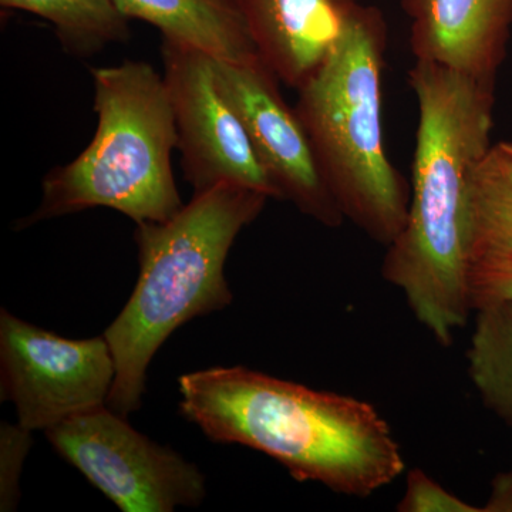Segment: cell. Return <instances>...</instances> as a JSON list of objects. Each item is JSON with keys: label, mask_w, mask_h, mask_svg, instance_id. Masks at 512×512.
<instances>
[{"label": "cell", "mask_w": 512, "mask_h": 512, "mask_svg": "<svg viewBox=\"0 0 512 512\" xmlns=\"http://www.w3.org/2000/svg\"><path fill=\"white\" fill-rule=\"evenodd\" d=\"M409 84L419 107L412 191L382 274L448 348L474 312L466 266L468 192L491 147L495 82L416 60Z\"/></svg>", "instance_id": "obj_1"}, {"label": "cell", "mask_w": 512, "mask_h": 512, "mask_svg": "<svg viewBox=\"0 0 512 512\" xmlns=\"http://www.w3.org/2000/svg\"><path fill=\"white\" fill-rule=\"evenodd\" d=\"M178 392L181 413L208 439L261 451L298 481L369 497L403 474L389 423L355 397L241 366L187 373Z\"/></svg>", "instance_id": "obj_2"}, {"label": "cell", "mask_w": 512, "mask_h": 512, "mask_svg": "<svg viewBox=\"0 0 512 512\" xmlns=\"http://www.w3.org/2000/svg\"><path fill=\"white\" fill-rule=\"evenodd\" d=\"M268 200L251 188L221 184L194 192L171 220L137 224L136 288L103 335L116 362L107 400L114 413L127 417L140 409L148 366L174 330L231 305L225 262Z\"/></svg>", "instance_id": "obj_3"}, {"label": "cell", "mask_w": 512, "mask_h": 512, "mask_svg": "<svg viewBox=\"0 0 512 512\" xmlns=\"http://www.w3.org/2000/svg\"><path fill=\"white\" fill-rule=\"evenodd\" d=\"M387 25L365 6L315 76L298 89L296 113L343 217L384 247L402 232L410 191L383 136Z\"/></svg>", "instance_id": "obj_4"}, {"label": "cell", "mask_w": 512, "mask_h": 512, "mask_svg": "<svg viewBox=\"0 0 512 512\" xmlns=\"http://www.w3.org/2000/svg\"><path fill=\"white\" fill-rule=\"evenodd\" d=\"M92 74V143L46 175L42 201L22 227L90 208L119 211L136 224L165 222L183 210L171 167L178 136L164 76L130 60Z\"/></svg>", "instance_id": "obj_5"}, {"label": "cell", "mask_w": 512, "mask_h": 512, "mask_svg": "<svg viewBox=\"0 0 512 512\" xmlns=\"http://www.w3.org/2000/svg\"><path fill=\"white\" fill-rule=\"evenodd\" d=\"M45 434L57 453L123 512L200 507L207 495L200 468L148 439L107 406Z\"/></svg>", "instance_id": "obj_6"}, {"label": "cell", "mask_w": 512, "mask_h": 512, "mask_svg": "<svg viewBox=\"0 0 512 512\" xmlns=\"http://www.w3.org/2000/svg\"><path fill=\"white\" fill-rule=\"evenodd\" d=\"M114 379L104 336L66 339L0 312V399L13 403L25 429L47 431L107 406Z\"/></svg>", "instance_id": "obj_7"}, {"label": "cell", "mask_w": 512, "mask_h": 512, "mask_svg": "<svg viewBox=\"0 0 512 512\" xmlns=\"http://www.w3.org/2000/svg\"><path fill=\"white\" fill-rule=\"evenodd\" d=\"M164 80L173 104L185 180L194 192L241 185L282 200L237 110L218 87L214 57L164 39Z\"/></svg>", "instance_id": "obj_8"}, {"label": "cell", "mask_w": 512, "mask_h": 512, "mask_svg": "<svg viewBox=\"0 0 512 512\" xmlns=\"http://www.w3.org/2000/svg\"><path fill=\"white\" fill-rule=\"evenodd\" d=\"M222 94L237 110L256 156L281 192L302 214L326 227L345 217L323 180L311 138L278 89V79L262 60L251 63L214 59Z\"/></svg>", "instance_id": "obj_9"}, {"label": "cell", "mask_w": 512, "mask_h": 512, "mask_svg": "<svg viewBox=\"0 0 512 512\" xmlns=\"http://www.w3.org/2000/svg\"><path fill=\"white\" fill-rule=\"evenodd\" d=\"M410 47L429 62L495 82L512 28V0H403Z\"/></svg>", "instance_id": "obj_10"}, {"label": "cell", "mask_w": 512, "mask_h": 512, "mask_svg": "<svg viewBox=\"0 0 512 512\" xmlns=\"http://www.w3.org/2000/svg\"><path fill=\"white\" fill-rule=\"evenodd\" d=\"M259 57L286 86L301 89L352 28L360 0H244Z\"/></svg>", "instance_id": "obj_11"}, {"label": "cell", "mask_w": 512, "mask_h": 512, "mask_svg": "<svg viewBox=\"0 0 512 512\" xmlns=\"http://www.w3.org/2000/svg\"><path fill=\"white\" fill-rule=\"evenodd\" d=\"M466 266L474 312L512 281V143L488 148L468 192Z\"/></svg>", "instance_id": "obj_12"}, {"label": "cell", "mask_w": 512, "mask_h": 512, "mask_svg": "<svg viewBox=\"0 0 512 512\" xmlns=\"http://www.w3.org/2000/svg\"><path fill=\"white\" fill-rule=\"evenodd\" d=\"M128 19L156 26L164 39L222 62L261 60L244 0H113Z\"/></svg>", "instance_id": "obj_13"}, {"label": "cell", "mask_w": 512, "mask_h": 512, "mask_svg": "<svg viewBox=\"0 0 512 512\" xmlns=\"http://www.w3.org/2000/svg\"><path fill=\"white\" fill-rule=\"evenodd\" d=\"M467 363L485 406L512 429L511 299H495L476 309Z\"/></svg>", "instance_id": "obj_14"}, {"label": "cell", "mask_w": 512, "mask_h": 512, "mask_svg": "<svg viewBox=\"0 0 512 512\" xmlns=\"http://www.w3.org/2000/svg\"><path fill=\"white\" fill-rule=\"evenodd\" d=\"M0 5L52 23L64 49L72 55L90 56L130 36V19L113 0H0Z\"/></svg>", "instance_id": "obj_15"}, {"label": "cell", "mask_w": 512, "mask_h": 512, "mask_svg": "<svg viewBox=\"0 0 512 512\" xmlns=\"http://www.w3.org/2000/svg\"><path fill=\"white\" fill-rule=\"evenodd\" d=\"M33 431L19 423L3 421L0 426V511L18 510L20 501V476L23 464L32 448Z\"/></svg>", "instance_id": "obj_16"}, {"label": "cell", "mask_w": 512, "mask_h": 512, "mask_svg": "<svg viewBox=\"0 0 512 512\" xmlns=\"http://www.w3.org/2000/svg\"><path fill=\"white\" fill-rule=\"evenodd\" d=\"M400 512H483V508L461 500L420 468L407 474L406 490L397 504Z\"/></svg>", "instance_id": "obj_17"}, {"label": "cell", "mask_w": 512, "mask_h": 512, "mask_svg": "<svg viewBox=\"0 0 512 512\" xmlns=\"http://www.w3.org/2000/svg\"><path fill=\"white\" fill-rule=\"evenodd\" d=\"M481 508L483 512H512V468L494 477L487 503Z\"/></svg>", "instance_id": "obj_18"}, {"label": "cell", "mask_w": 512, "mask_h": 512, "mask_svg": "<svg viewBox=\"0 0 512 512\" xmlns=\"http://www.w3.org/2000/svg\"><path fill=\"white\" fill-rule=\"evenodd\" d=\"M495 299H511L512 301V281L505 282V284L495 288L494 291L490 293V296L485 299L484 303L495 301ZM478 308H480V306H478Z\"/></svg>", "instance_id": "obj_19"}]
</instances>
